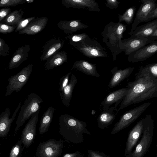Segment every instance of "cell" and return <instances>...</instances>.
I'll list each match as a JSON object with an SVG mask.
<instances>
[{
  "label": "cell",
  "mask_w": 157,
  "mask_h": 157,
  "mask_svg": "<svg viewBox=\"0 0 157 157\" xmlns=\"http://www.w3.org/2000/svg\"><path fill=\"white\" fill-rule=\"evenodd\" d=\"M17 25L9 26L0 22V33H10L16 29Z\"/></svg>",
  "instance_id": "obj_38"
},
{
  "label": "cell",
  "mask_w": 157,
  "mask_h": 157,
  "mask_svg": "<svg viewBox=\"0 0 157 157\" xmlns=\"http://www.w3.org/2000/svg\"><path fill=\"white\" fill-rule=\"evenodd\" d=\"M136 77L147 78L153 80L157 79V63L141 66Z\"/></svg>",
  "instance_id": "obj_28"
},
{
  "label": "cell",
  "mask_w": 157,
  "mask_h": 157,
  "mask_svg": "<svg viewBox=\"0 0 157 157\" xmlns=\"http://www.w3.org/2000/svg\"><path fill=\"white\" fill-rule=\"evenodd\" d=\"M61 3L67 8L82 9L90 12L100 11L98 3L94 0H62Z\"/></svg>",
  "instance_id": "obj_14"
},
{
  "label": "cell",
  "mask_w": 157,
  "mask_h": 157,
  "mask_svg": "<svg viewBox=\"0 0 157 157\" xmlns=\"http://www.w3.org/2000/svg\"><path fill=\"white\" fill-rule=\"evenodd\" d=\"M120 103L119 102L116 103L108 109L103 110L99 115L97 122L100 128L104 129L112 124L118 112L117 107Z\"/></svg>",
  "instance_id": "obj_17"
},
{
  "label": "cell",
  "mask_w": 157,
  "mask_h": 157,
  "mask_svg": "<svg viewBox=\"0 0 157 157\" xmlns=\"http://www.w3.org/2000/svg\"><path fill=\"white\" fill-rule=\"evenodd\" d=\"M87 151L89 157H109L105 154L98 151L88 149Z\"/></svg>",
  "instance_id": "obj_39"
},
{
  "label": "cell",
  "mask_w": 157,
  "mask_h": 157,
  "mask_svg": "<svg viewBox=\"0 0 157 157\" xmlns=\"http://www.w3.org/2000/svg\"><path fill=\"white\" fill-rule=\"evenodd\" d=\"M105 4L107 7L111 9H117L118 6L120 2L116 0H106Z\"/></svg>",
  "instance_id": "obj_40"
},
{
  "label": "cell",
  "mask_w": 157,
  "mask_h": 157,
  "mask_svg": "<svg viewBox=\"0 0 157 157\" xmlns=\"http://www.w3.org/2000/svg\"><path fill=\"white\" fill-rule=\"evenodd\" d=\"M67 53L64 51L58 52L48 58L46 62L44 67L46 70L53 69L67 62Z\"/></svg>",
  "instance_id": "obj_27"
},
{
  "label": "cell",
  "mask_w": 157,
  "mask_h": 157,
  "mask_svg": "<svg viewBox=\"0 0 157 157\" xmlns=\"http://www.w3.org/2000/svg\"><path fill=\"white\" fill-rule=\"evenodd\" d=\"M71 74V72H69L61 78L59 83V90L60 93L63 91L64 88L68 84L69 76Z\"/></svg>",
  "instance_id": "obj_37"
},
{
  "label": "cell",
  "mask_w": 157,
  "mask_h": 157,
  "mask_svg": "<svg viewBox=\"0 0 157 157\" xmlns=\"http://www.w3.org/2000/svg\"><path fill=\"white\" fill-rule=\"evenodd\" d=\"M144 118L140 120L130 132L126 141L124 155L126 156L132 152L137 141L142 133Z\"/></svg>",
  "instance_id": "obj_16"
},
{
  "label": "cell",
  "mask_w": 157,
  "mask_h": 157,
  "mask_svg": "<svg viewBox=\"0 0 157 157\" xmlns=\"http://www.w3.org/2000/svg\"><path fill=\"white\" fill-rule=\"evenodd\" d=\"M157 29V19L137 27L128 34L132 36H140L147 38Z\"/></svg>",
  "instance_id": "obj_24"
},
{
  "label": "cell",
  "mask_w": 157,
  "mask_h": 157,
  "mask_svg": "<svg viewBox=\"0 0 157 157\" xmlns=\"http://www.w3.org/2000/svg\"><path fill=\"white\" fill-rule=\"evenodd\" d=\"M33 67V64H29L17 74L9 78L5 96L10 95L14 91L17 92L21 90L29 78Z\"/></svg>",
  "instance_id": "obj_7"
},
{
  "label": "cell",
  "mask_w": 157,
  "mask_h": 157,
  "mask_svg": "<svg viewBox=\"0 0 157 157\" xmlns=\"http://www.w3.org/2000/svg\"><path fill=\"white\" fill-rule=\"evenodd\" d=\"M154 41L142 36H132L128 38L122 40L120 47L126 55L129 56Z\"/></svg>",
  "instance_id": "obj_11"
},
{
  "label": "cell",
  "mask_w": 157,
  "mask_h": 157,
  "mask_svg": "<svg viewBox=\"0 0 157 157\" xmlns=\"http://www.w3.org/2000/svg\"><path fill=\"white\" fill-rule=\"evenodd\" d=\"M57 25L64 33L69 35L89 27L82 22L80 20H61L57 23Z\"/></svg>",
  "instance_id": "obj_22"
},
{
  "label": "cell",
  "mask_w": 157,
  "mask_h": 157,
  "mask_svg": "<svg viewBox=\"0 0 157 157\" xmlns=\"http://www.w3.org/2000/svg\"></svg>",
  "instance_id": "obj_47"
},
{
  "label": "cell",
  "mask_w": 157,
  "mask_h": 157,
  "mask_svg": "<svg viewBox=\"0 0 157 157\" xmlns=\"http://www.w3.org/2000/svg\"><path fill=\"white\" fill-rule=\"evenodd\" d=\"M154 121L151 116L147 115L144 118L142 136L135 150L126 157H143L151 144L154 130Z\"/></svg>",
  "instance_id": "obj_5"
},
{
  "label": "cell",
  "mask_w": 157,
  "mask_h": 157,
  "mask_svg": "<svg viewBox=\"0 0 157 157\" xmlns=\"http://www.w3.org/2000/svg\"><path fill=\"white\" fill-rule=\"evenodd\" d=\"M90 37L85 33H82L77 34H71L65 37L71 45L75 46L78 43Z\"/></svg>",
  "instance_id": "obj_32"
},
{
  "label": "cell",
  "mask_w": 157,
  "mask_h": 157,
  "mask_svg": "<svg viewBox=\"0 0 157 157\" xmlns=\"http://www.w3.org/2000/svg\"><path fill=\"white\" fill-rule=\"evenodd\" d=\"M21 140H18L16 143L12 147L9 157H21L24 147Z\"/></svg>",
  "instance_id": "obj_33"
},
{
  "label": "cell",
  "mask_w": 157,
  "mask_h": 157,
  "mask_svg": "<svg viewBox=\"0 0 157 157\" xmlns=\"http://www.w3.org/2000/svg\"><path fill=\"white\" fill-rule=\"evenodd\" d=\"M139 7L132 23L130 32L133 31L141 23L145 22L148 14L156 7V0H141Z\"/></svg>",
  "instance_id": "obj_12"
},
{
  "label": "cell",
  "mask_w": 157,
  "mask_h": 157,
  "mask_svg": "<svg viewBox=\"0 0 157 157\" xmlns=\"http://www.w3.org/2000/svg\"><path fill=\"white\" fill-rule=\"evenodd\" d=\"M63 147V141L51 139L42 142H40L37 148L36 157H58L60 155Z\"/></svg>",
  "instance_id": "obj_9"
},
{
  "label": "cell",
  "mask_w": 157,
  "mask_h": 157,
  "mask_svg": "<svg viewBox=\"0 0 157 157\" xmlns=\"http://www.w3.org/2000/svg\"><path fill=\"white\" fill-rule=\"evenodd\" d=\"M35 18L36 17H32L26 19H22L17 25L15 32H19L25 29L28 24Z\"/></svg>",
  "instance_id": "obj_35"
},
{
  "label": "cell",
  "mask_w": 157,
  "mask_h": 157,
  "mask_svg": "<svg viewBox=\"0 0 157 157\" xmlns=\"http://www.w3.org/2000/svg\"><path fill=\"white\" fill-rule=\"evenodd\" d=\"M55 112V109L52 106H50L44 113L40 119L39 127V132L43 135L47 132L52 122Z\"/></svg>",
  "instance_id": "obj_29"
},
{
  "label": "cell",
  "mask_w": 157,
  "mask_h": 157,
  "mask_svg": "<svg viewBox=\"0 0 157 157\" xmlns=\"http://www.w3.org/2000/svg\"><path fill=\"white\" fill-rule=\"evenodd\" d=\"M75 48L84 56L90 58L108 57L106 50L96 40L90 37L77 44Z\"/></svg>",
  "instance_id": "obj_8"
},
{
  "label": "cell",
  "mask_w": 157,
  "mask_h": 157,
  "mask_svg": "<svg viewBox=\"0 0 157 157\" xmlns=\"http://www.w3.org/2000/svg\"><path fill=\"white\" fill-rule=\"evenodd\" d=\"M154 19H157V6L156 8L148 14L145 22H148Z\"/></svg>",
  "instance_id": "obj_42"
},
{
  "label": "cell",
  "mask_w": 157,
  "mask_h": 157,
  "mask_svg": "<svg viewBox=\"0 0 157 157\" xmlns=\"http://www.w3.org/2000/svg\"><path fill=\"white\" fill-rule=\"evenodd\" d=\"M43 102L40 96L35 93H33L28 95L20 108V111L16 121V126L14 132V136L26 121L30 118L33 114L40 110V104Z\"/></svg>",
  "instance_id": "obj_4"
},
{
  "label": "cell",
  "mask_w": 157,
  "mask_h": 157,
  "mask_svg": "<svg viewBox=\"0 0 157 157\" xmlns=\"http://www.w3.org/2000/svg\"><path fill=\"white\" fill-rule=\"evenodd\" d=\"M46 17L36 18L23 29L19 31V34L35 35L43 30L48 22Z\"/></svg>",
  "instance_id": "obj_19"
},
{
  "label": "cell",
  "mask_w": 157,
  "mask_h": 157,
  "mask_svg": "<svg viewBox=\"0 0 157 157\" xmlns=\"http://www.w3.org/2000/svg\"><path fill=\"white\" fill-rule=\"evenodd\" d=\"M77 81L75 75L72 74L68 84L63 91L60 93L62 103L66 107H69V106L73 90Z\"/></svg>",
  "instance_id": "obj_26"
},
{
  "label": "cell",
  "mask_w": 157,
  "mask_h": 157,
  "mask_svg": "<svg viewBox=\"0 0 157 157\" xmlns=\"http://www.w3.org/2000/svg\"><path fill=\"white\" fill-rule=\"evenodd\" d=\"M30 48V46L29 45L19 47L13 54L10 59L9 64V69L11 70L17 67L27 60Z\"/></svg>",
  "instance_id": "obj_21"
},
{
  "label": "cell",
  "mask_w": 157,
  "mask_h": 157,
  "mask_svg": "<svg viewBox=\"0 0 157 157\" xmlns=\"http://www.w3.org/2000/svg\"><path fill=\"white\" fill-rule=\"evenodd\" d=\"M10 48L5 41L0 37V56L6 57L9 54Z\"/></svg>",
  "instance_id": "obj_36"
},
{
  "label": "cell",
  "mask_w": 157,
  "mask_h": 157,
  "mask_svg": "<svg viewBox=\"0 0 157 157\" xmlns=\"http://www.w3.org/2000/svg\"><path fill=\"white\" fill-rule=\"evenodd\" d=\"M24 13L22 9L14 10L10 13L1 22L9 26L17 25L22 19Z\"/></svg>",
  "instance_id": "obj_30"
},
{
  "label": "cell",
  "mask_w": 157,
  "mask_h": 157,
  "mask_svg": "<svg viewBox=\"0 0 157 157\" xmlns=\"http://www.w3.org/2000/svg\"><path fill=\"white\" fill-rule=\"evenodd\" d=\"M40 110L32 115L21 132L20 140L27 148L30 146L35 139Z\"/></svg>",
  "instance_id": "obj_10"
},
{
  "label": "cell",
  "mask_w": 157,
  "mask_h": 157,
  "mask_svg": "<svg viewBox=\"0 0 157 157\" xmlns=\"http://www.w3.org/2000/svg\"><path fill=\"white\" fill-rule=\"evenodd\" d=\"M62 157H83V155L79 151L65 154Z\"/></svg>",
  "instance_id": "obj_43"
},
{
  "label": "cell",
  "mask_w": 157,
  "mask_h": 157,
  "mask_svg": "<svg viewBox=\"0 0 157 157\" xmlns=\"http://www.w3.org/2000/svg\"><path fill=\"white\" fill-rule=\"evenodd\" d=\"M96 111L94 110H92L91 111V114L92 115H94L95 114V113H96Z\"/></svg>",
  "instance_id": "obj_45"
},
{
  "label": "cell",
  "mask_w": 157,
  "mask_h": 157,
  "mask_svg": "<svg viewBox=\"0 0 157 157\" xmlns=\"http://www.w3.org/2000/svg\"><path fill=\"white\" fill-rule=\"evenodd\" d=\"M151 104L149 102L144 103L124 113L115 124L111 134H115L129 126L140 117Z\"/></svg>",
  "instance_id": "obj_6"
},
{
  "label": "cell",
  "mask_w": 157,
  "mask_h": 157,
  "mask_svg": "<svg viewBox=\"0 0 157 157\" xmlns=\"http://www.w3.org/2000/svg\"><path fill=\"white\" fill-rule=\"evenodd\" d=\"M65 40L54 38L49 40L45 45L40 57L41 61L46 60L56 53L59 52L63 47Z\"/></svg>",
  "instance_id": "obj_18"
},
{
  "label": "cell",
  "mask_w": 157,
  "mask_h": 157,
  "mask_svg": "<svg viewBox=\"0 0 157 157\" xmlns=\"http://www.w3.org/2000/svg\"><path fill=\"white\" fill-rule=\"evenodd\" d=\"M147 38L151 40L157 41V29Z\"/></svg>",
  "instance_id": "obj_44"
},
{
  "label": "cell",
  "mask_w": 157,
  "mask_h": 157,
  "mask_svg": "<svg viewBox=\"0 0 157 157\" xmlns=\"http://www.w3.org/2000/svg\"><path fill=\"white\" fill-rule=\"evenodd\" d=\"M126 29L127 25L121 23L110 22L102 32V41L112 53L113 61L116 59L117 55L123 52L120 46L123 33Z\"/></svg>",
  "instance_id": "obj_3"
},
{
  "label": "cell",
  "mask_w": 157,
  "mask_h": 157,
  "mask_svg": "<svg viewBox=\"0 0 157 157\" xmlns=\"http://www.w3.org/2000/svg\"><path fill=\"white\" fill-rule=\"evenodd\" d=\"M26 2L28 3H30L32 2H33V0H26Z\"/></svg>",
  "instance_id": "obj_46"
},
{
  "label": "cell",
  "mask_w": 157,
  "mask_h": 157,
  "mask_svg": "<svg viewBox=\"0 0 157 157\" xmlns=\"http://www.w3.org/2000/svg\"><path fill=\"white\" fill-rule=\"evenodd\" d=\"M157 52V41L148 44L130 54L128 61L132 63L143 61Z\"/></svg>",
  "instance_id": "obj_13"
},
{
  "label": "cell",
  "mask_w": 157,
  "mask_h": 157,
  "mask_svg": "<svg viewBox=\"0 0 157 157\" xmlns=\"http://www.w3.org/2000/svg\"><path fill=\"white\" fill-rule=\"evenodd\" d=\"M59 125V133L66 140L70 142L82 143L84 140L83 134H90L86 128L87 125L85 122L68 114L60 115Z\"/></svg>",
  "instance_id": "obj_2"
},
{
  "label": "cell",
  "mask_w": 157,
  "mask_h": 157,
  "mask_svg": "<svg viewBox=\"0 0 157 157\" xmlns=\"http://www.w3.org/2000/svg\"><path fill=\"white\" fill-rule=\"evenodd\" d=\"M128 93L121 102L118 111L129 105L157 97V79L136 77L128 82Z\"/></svg>",
  "instance_id": "obj_1"
},
{
  "label": "cell",
  "mask_w": 157,
  "mask_h": 157,
  "mask_svg": "<svg viewBox=\"0 0 157 157\" xmlns=\"http://www.w3.org/2000/svg\"><path fill=\"white\" fill-rule=\"evenodd\" d=\"M25 2H26V0H1L0 1V7L15 6Z\"/></svg>",
  "instance_id": "obj_34"
},
{
  "label": "cell",
  "mask_w": 157,
  "mask_h": 157,
  "mask_svg": "<svg viewBox=\"0 0 157 157\" xmlns=\"http://www.w3.org/2000/svg\"><path fill=\"white\" fill-rule=\"evenodd\" d=\"M11 9L9 8H4L0 10V21L3 20L10 13Z\"/></svg>",
  "instance_id": "obj_41"
},
{
  "label": "cell",
  "mask_w": 157,
  "mask_h": 157,
  "mask_svg": "<svg viewBox=\"0 0 157 157\" xmlns=\"http://www.w3.org/2000/svg\"><path fill=\"white\" fill-rule=\"evenodd\" d=\"M128 88H122L113 91L108 95L102 103L103 110L108 109L114 103L121 102L128 93Z\"/></svg>",
  "instance_id": "obj_23"
},
{
  "label": "cell",
  "mask_w": 157,
  "mask_h": 157,
  "mask_svg": "<svg viewBox=\"0 0 157 157\" xmlns=\"http://www.w3.org/2000/svg\"><path fill=\"white\" fill-rule=\"evenodd\" d=\"M134 69V67H128L124 69H118L117 67L115 66L111 71L113 75L109 82L108 87L112 88L118 85L131 75Z\"/></svg>",
  "instance_id": "obj_20"
},
{
  "label": "cell",
  "mask_w": 157,
  "mask_h": 157,
  "mask_svg": "<svg viewBox=\"0 0 157 157\" xmlns=\"http://www.w3.org/2000/svg\"><path fill=\"white\" fill-rule=\"evenodd\" d=\"M73 68L76 69L89 75L98 77L99 74L97 72L95 64L89 63L85 60H76L74 63Z\"/></svg>",
  "instance_id": "obj_25"
},
{
  "label": "cell",
  "mask_w": 157,
  "mask_h": 157,
  "mask_svg": "<svg viewBox=\"0 0 157 157\" xmlns=\"http://www.w3.org/2000/svg\"><path fill=\"white\" fill-rule=\"evenodd\" d=\"M21 101L19 103L14 111L12 116L10 118V109L7 107L4 111L0 114V137H5L7 136L10 129L11 125L17 114L21 107Z\"/></svg>",
  "instance_id": "obj_15"
},
{
  "label": "cell",
  "mask_w": 157,
  "mask_h": 157,
  "mask_svg": "<svg viewBox=\"0 0 157 157\" xmlns=\"http://www.w3.org/2000/svg\"><path fill=\"white\" fill-rule=\"evenodd\" d=\"M136 9L135 6H133L127 9L123 14H119L118 22L121 23L124 21L127 25L131 24L133 21Z\"/></svg>",
  "instance_id": "obj_31"
}]
</instances>
